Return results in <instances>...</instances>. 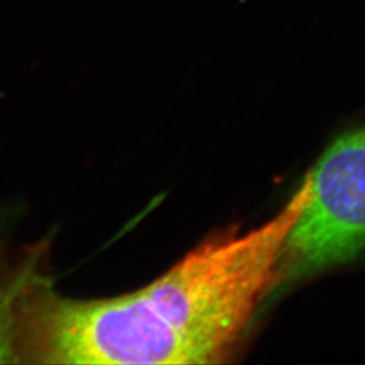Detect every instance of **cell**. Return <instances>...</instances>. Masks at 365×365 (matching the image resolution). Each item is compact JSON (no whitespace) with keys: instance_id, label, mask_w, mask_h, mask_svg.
<instances>
[{"instance_id":"1","label":"cell","mask_w":365,"mask_h":365,"mask_svg":"<svg viewBox=\"0 0 365 365\" xmlns=\"http://www.w3.org/2000/svg\"><path fill=\"white\" fill-rule=\"evenodd\" d=\"M307 173L269 221L197 245L146 287L107 299L41 294L22 306V351L46 364H214L274 291L280 250L310 196Z\"/></svg>"},{"instance_id":"2","label":"cell","mask_w":365,"mask_h":365,"mask_svg":"<svg viewBox=\"0 0 365 365\" xmlns=\"http://www.w3.org/2000/svg\"><path fill=\"white\" fill-rule=\"evenodd\" d=\"M309 175L310 196L280 250L274 289L365 248V128L339 137Z\"/></svg>"},{"instance_id":"3","label":"cell","mask_w":365,"mask_h":365,"mask_svg":"<svg viewBox=\"0 0 365 365\" xmlns=\"http://www.w3.org/2000/svg\"><path fill=\"white\" fill-rule=\"evenodd\" d=\"M19 287L0 286V364L19 354Z\"/></svg>"}]
</instances>
